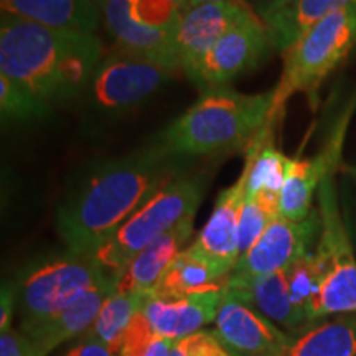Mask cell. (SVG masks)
<instances>
[{
    "mask_svg": "<svg viewBox=\"0 0 356 356\" xmlns=\"http://www.w3.org/2000/svg\"><path fill=\"white\" fill-rule=\"evenodd\" d=\"M188 159L149 145L96 168L56 211V229L68 251L92 256L145 202L180 173Z\"/></svg>",
    "mask_w": 356,
    "mask_h": 356,
    "instance_id": "1",
    "label": "cell"
},
{
    "mask_svg": "<svg viewBox=\"0 0 356 356\" xmlns=\"http://www.w3.org/2000/svg\"><path fill=\"white\" fill-rule=\"evenodd\" d=\"M96 33L50 29L2 13L0 74L53 104L84 92L104 60Z\"/></svg>",
    "mask_w": 356,
    "mask_h": 356,
    "instance_id": "2",
    "label": "cell"
},
{
    "mask_svg": "<svg viewBox=\"0 0 356 356\" xmlns=\"http://www.w3.org/2000/svg\"><path fill=\"white\" fill-rule=\"evenodd\" d=\"M273 91L244 95L228 86L203 89L184 114L159 134L154 145L177 159L234 150L251 142L269 121Z\"/></svg>",
    "mask_w": 356,
    "mask_h": 356,
    "instance_id": "3",
    "label": "cell"
},
{
    "mask_svg": "<svg viewBox=\"0 0 356 356\" xmlns=\"http://www.w3.org/2000/svg\"><path fill=\"white\" fill-rule=\"evenodd\" d=\"M355 48L356 0L323 17L282 53L284 68L274 88L270 118L280 121L289 99L297 92L309 97L315 108L320 84L343 63Z\"/></svg>",
    "mask_w": 356,
    "mask_h": 356,
    "instance_id": "4",
    "label": "cell"
},
{
    "mask_svg": "<svg viewBox=\"0 0 356 356\" xmlns=\"http://www.w3.org/2000/svg\"><path fill=\"white\" fill-rule=\"evenodd\" d=\"M208 178L186 170L145 202L92 257L106 273L119 277L129 262L155 239L175 228L185 218L195 216L207 191Z\"/></svg>",
    "mask_w": 356,
    "mask_h": 356,
    "instance_id": "5",
    "label": "cell"
},
{
    "mask_svg": "<svg viewBox=\"0 0 356 356\" xmlns=\"http://www.w3.org/2000/svg\"><path fill=\"white\" fill-rule=\"evenodd\" d=\"M318 202L322 231L314 251L318 292L309 322L333 314H356V259L338 211L333 177L320 185Z\"/></svg>",
    "mask_w": 356,
    "mask_h": 356,
    "instance_id": "6",
    "label": "cell"
},
{
    "mask_svg": "<svg viewBox=\"0 0 356 356\" xmlns=\"http://www.w3.org/2000/svg\"><path fill=\"white\" fill-rule=\"evenodd\" d=\"M104 275L108 273L95 257L71 251L29 267L15 286L20 332L30 333L48 322Z\"/></svg>",
    "mask_w": 356,
    "mask_h": 356,
    "instance_id": "7",
    "label": "cell"
},
{
    "mask_svg": "<svg viewBox=\"0 0 356 356\" xmlns=\"http://www.w3.org/2000/svg\"><path fill=\"white\" fill-rule=\"evenodd\" d=\"M181 12L172 0H102V24L115 50L181 71L175 33Z\"/></svg>",
    "mask_w": 356,
    "mask_h": 356,
    "instance_id": "8",
    "label": "cell"
},
{
    "mask_svg": "<svg viewBox=\"0 0 356 356\" xmlns=\"http://www.w3.org/2000/svg\"><path fill=\"white\" fill-rule=\"evenodd\" d=\"M177 71L131 53L114 50L104 56L86 91L92 104L119 113L157 92Z\"/></svg>",
    "mask_w": 356,
    "mask_h": 356,
    "instance_id": "9",
    "label": "cell"
},
{
    "mask_svg": "<svg viewBox=\"0 0 356 356\" xmlns=\"http://www.w3.org/2000/svg\"><path fill=\"white\" fill-rule=\"evenodd\" d=\"M256 15L254 8L246 0L200 3L185 10L175 33V53L180 70L190 76L218 40Z\"/></svg>",
    "mask_w": 356,
    "mask_h": 356,
    "instance_id": "10",
    "label": "cell"
},
{
    "mask_svg": "<svg viewBox=\"0 0 356 356\" xmlns=\"http://www.w3.org/2000/svg\"><path fill=\"white\" fill-rule=\"evenodd\" d=\"M270 48L264 22L256 15L218 40L188 79L202 89L226 86L234 78L254 70Z\"/></svg>",
    "mask_w": 356,
    "mask_h": 356,
    "instance_id": "11",
    "label": "cell"
},
{
    "mask_svg": "<svg viewBox=\"0 0 356 356\" xmlns=\"http://www.w3.org/2000/svg\"><path fill=\"white\" fill-rule=\"evenodd\" d=\"M320 226V218L315 211L304 221L277 216L254 246L241 254L229 277L254 279L287 269L293 261L310 251L309 246Z\"/></svg>",
    "mask_w": 356,
    "mask_h": 356,
    "instance_id": "12",
    "label": "cell"
},
{
    "mask_svg": "<svg viewBox=\"0 0 356 356\" xmlns=\"http://www.w3.org/2000/svg\"><path fill=\"white\" fill-rule=\"evenodd\" d=\"M246 200V177L241 172L233 185L218 197L207 225L191 244L197 254L207 259L222 277H228L239 256V213Z\"/></svg>",
    "mask_w": 356,
    "mask_h": 356,
    "instance_id": "13",
    "label": "cell"
},
{
    "mask_svg": "<svg viewBox=\"0 0 356 356\" xmlns=\"http://www.w3.org/2000/svg\"><path fill=\"white\" fill-rule=\"evenodd\" d=\"M215 322L218 337L236 356H277L291 340L269 318L225 292Z\"/></svg>",
    "mask_w": 356,
    "mask_h": 356,
    "instance_id": "14",
    "label": "cell"
},
{
    "mask_svg": "<svg viewBox=\"0 0 356 356\" xmlns=\"http://www.w3.org/2000/svg\"><path fill=\"white\" fill-rule=\"evenodd\" d=\"M115 284H118V277L111 274L104 275L101 280L86 289L81 296L76 297L68 307H65L60 314H56L48 322L25 335L33 341L40 355H50L56 346L71 338L84 335L91 328L106 299L114 292Z\"/></svg>",
    "mask_w": 356,
    "mask_h": 356,
    "instance_id": "15",
    "label": "cell"
},
{
    "mask_svg": "<svg viewBox=\"0 0 356 356\" xmlns=\"http://www.w3.org/2000/svg\"><path fill=\"white\" fill-rule=\"evenodd\" d=\"M222 291L197 293L181 299H157L149 296L142 314L160 337L177 341L202 332L204 325L216 320Z\"/></svg>",
    "mask_w": 356,
    "mask_h": 356,
    "instance_id": "16",
    "label": "cell"
},
{
    "mask_svg": "<svg viewBox=\"0 0 356 356\" xmlns=\"http://www.w3.org/2000/svg\"><path fill=\"white\" fill-rule=\"evenodd\" d=\"M195 216L185 218L175 228L160 236L129 262L118 277L115 289L122 292H136L152 296L160 279L167 273L172 262L184 251V246L193 234Z\"/></svg>",
    "mask_w": 356,
    "mask_h": 356,
    "instance_id": "17",
    "label": "cell"
},
{
    "mask_svg": "<svg viewBox=\"0 0 356 356\" xmlns=\"http://www.w3.org/2000/svg\"><path fill=\"white\" fill-rule=\"evenodd\" d=\"M222 292L252 307L270 322L291 330H297L307 323L305 315L292 304L287 269L254 279H234L228 275Z\"/></svg>",
    "mask_w": 356,
    "mask_h": 356,
    "instance_id": "18",
    "label": "cell"
},
{
    "mask_svg": "<svg viewBox=\"0 0 356 356\" xmlns=\"http://www.w3.org/2000/svg\"><path fill=\"white\" fill-rule=\"evenodd\" d=\"M6 15L50 29L96 33L102 22V0H0Z\"/></svg>",
    "mask_w": 356,
    "mask_h": 356,
    "instance_id": "19",
    "label": "cell"
},
{
    "mask_svg": "<svg viewBox=\"0 0 356 356\" xmlns=\"http://www.w3.org/2000/svg\"><path fill=\"white\" fill-rule=\"evenodd\" d=\"M277 124L279 121L269 118L264 127L246 145L243 173L246 177L248 197L279 200L292 159L280 152L274 144V131Z\"/></svg>",
    "mask_w": 356,
    "mask_h": 356,
    "instance_id": "20",
    "label": "cell"
},
{
    "mask_svg": "<svg viewBox=\"0 0 356 356\" xmlns=\"http://www.w3.org/2000/svg\"><path fill=\"white\" fill-rule=\"evenodd\" d=\"M335 172L322 154L312 159H292L279 195V216L291 221L307 220L312 215L314 195L322 181L333 177Z\"/></svg>",
    "mask_w": 356,
    "mask_h": 356,
    "instance_id": "21",
    "label": "cell"
},
{
    "mask_svg": "<svg viewBox=\"0 0 356 356\" xmlns=\"http://www.w3.org/2000/svg\"><path fill=\"white\" fill-rule=\"evenodd\" d=\"M226 279L190 246L172 262L152 292L157 299H181L197 293L225 291Z\"/></svg>",
    "mask_w": 356,
    "mask_h": 356,
    "instance_id": "22",
    "label": "cell"
},
{
    "mask_svg": "<svg viewBox=\"0 0 356 356\" xmlns=\"http://www.w3.org/2000/svg\"><path fill=\"white\" fill-rule=\"evenodd\" d=\"M355 0H296L269 15L262 17L274 50L286 51L328 13L348 6Z\"/></svg>",
    "mask_w": 356,
    "mask_h": 356,
    "instance_id": "23",
    "label": "cell"
},
{
    "mask_svg": "<svg viewBox=\"0 0 356 356\" xmlns=\"http://www.w3.org/2000/svg\"><path fill=\"white\" fill-rule=\"evenodd\" d=\"M147 297L149 296L145 293L122 292L114 289V292L106 299L95 323L84 333L83 338L97 341L114 355H121L129 325L140 312Z\"/></svg>",
    "mask_w": 356,
    "mask_h": 356,
    "instance_id": "24",
    "label": "cell"
},
{
    "mask_svg": "<svg viewBox=\"0 0 356 356\" xmlns=\"http://www.w3.org/2000/svg\"><path fill=\"white\" fill-rule=\"evenodd\" d=\"M277 356H356V320L338 318L291 337Z\"/></svg>",
    "mask_w": 356,
    "mask_h": 356,
    "instance_id": "25",
    "label": "cell"
},
{
    "mask_svg": "<svg viewBox=\"0 0 356 356\" xmlns=\"http://www.w3.org/2000/svg\"><path fill=\"white\" fill-rule=\"evenodd\" d=\"M51 104L15 79L0 74V113L3 121H37L50 114Z\"/></svg>",
    "mask_w": 356,
    "mask_h": 356,
    "instance_id": "26",
    "label": "cell"
},
{
    "mask_svg": "<svg viewBox=\"0 0 356 356\" xmlns=\"http://www.w3.org/2000/svg\"><path fill=\"white\" fill-rule=\"evenodd\" d=\"M279 216V200L267 197H248L239 213V252L249 251L267 226ZM241 257V256H239Z\"/></svg>",
    "mask_w": 356,
    "mask_h": 356,
    "instance_id": "27",
    "label": "cell"
},
{
    "mask_svg": "<svg viewBox=\"0 0 356 356\" xmlns=\"http://www.w3.org/2000/svg\"><path fill=\"white\" fill-rule=\"evenodd\" d=\"M287 279L292 304L300 314L305 315L307 322H309L312 305L317 299L318 292V274L317 267H315L314 252H305L299 259L293 261L287 267Z\"/></svg>",
    "mask_w": 356,
    "mask_h": 356,
    "instance_id": "28",
    "label": "cell"
},
{
    "mask_svg": "<svg viewBox=\"0 0 356 356\" xmlns=\"http://www.w3.org/2000/svg\"><path fill=\"white\" fill-rule=\"evenodd\" d=\"M170 356H236L221 341L216 332L202 330L193 335L177 340Z\"/></svg>",
    "mask_w": 356,
    "mask_h": 356,
    "instance_id": "29",
    "label": "cell"
},
{
    "mask_svg": "<svg viewBox=\"0 0 356 356\" xmlns=\"http://www.w3.org/2000/svg\"><path fill=\"white\" fill-rule=\"evenodd\" d=\"M159 335L150 327L149 320L142 314V309L136 317L132 318L131 325H129L126 337H124L122 350L119 356H144L145 351L150 348L154 340Z\"/></svg>",
    "mask_w": 356,
    "mask_h": 356,
    "instance_id": "30",
    "label": "cell"
},
{
    "mask_svg": "<svg viewBox=\"0 0 356 356\" xmlns=\"http://www.w3.org/2000/svg\"><path fill=\"white\" fill-rule=\"evenodd\" d=\"M0 356H42L25 333L8 330L0 335Z\"/></svg>",
    "mask_w": 356,
    "mask_h": 356,
    "instance_id": "31",
    "label": "cell"
},
{
    "mask_svg": "<svg viewBox=\"0 0 356 356\" xmlns=\"http://www.w3.org/2000/svg\"><path fill=\"white\" fill-rule=\"evenodd\" d=\"M17 302V287L13 284H7L2 287V297H0V330L8 332L12 330V315L13 305Z\"/></svg>",
    "mask_w": 356,
    "mask_h": 356,
    "instance_id": "32",
    "label": "cell"
},
{
    "mask_svg": "<svg viewBox=\"0 0 356 356\" xmlns=\"http://www.w3.org/2000/svg\"><path fill=\"white\" fill-rule=\"evenodd\" d=\"M65 356H119V355H114L113 351L106 348V346H102L101 343H97V341L84 340V338H81V341H79L76 346H73V348H71Z\"/></svg>",
    "mask_w": 356,
    "mask_h": 356,
    "instance_id": "33",
    "label": "cell"
},
{
    "mask_svg": "<svg viewBox=\"0 0 356 356\" xmlns=\"http://www.w3.org/2000/svg\"><path fill=\"white\" fill-rule=\"evenodd\" d=\"M246 2L254 8V12L262 19V17L289 6V3L296 2V0H246Z\"/></svg>",
    "mask_w": 356,
    "mask_h": 356,
    "instance_id": "34",
    "label": "cell"
},
{
    "mask_svg": "<svg viewBox=\"0 0 356 356\" xmlns=\"http://www.w3.org/2000/svg\"><path fill=\"white\" fill-rule=\"evenodd\" d=\"M175 341L165 337H157L154 340V343L150 345V348L145 351L144 356H170L172 346Z\"/></svg>",
    "mask_w": 356,
    "mask_h": 356,
    "instance_id": "35",
    "label": "cell"
},
{
    "mask_svg": "<svg viewBox=\"0 0 356 356\" xmlns=\"http://www.w3.org/2000/svg\"><path fill=\"white\" fill-rule=\"evenodd\" d=\"M172 2L175 3V7L178 8V10H180L181 13H184V12L186 10V8L190 7V2H191V0H172Z\"/></svg>",
    "mask_w": 356,
    "mask_h": 356,
    "instance_id": "36",
    "label": "cell"
},
{
    "mask_svg": "<svg viewBox=\"0 0 356 356\" xmlns=\"http://www.w3.org/2000/svg\"><path fill=\"white\" fill-rule=\"evenodd\" d=\"M210 2H228V0H191L190 7L200 6V3H210ZM190 7H188V8H190ZM188 8H186V10H188Z\"/></svg>",
    "mask_w": 356,
    "mask_h": 356,
    "instance_id": "37",
    "label": "cell"
},
{
    "mask_svg": "<svg viewBox=\"0 0 356 356\" xmlns=\"http://www.w3.org/2000/svg\"><path fill=\"white\" fill-rule=\"evenodd\" d=\"M346 172H348V173H350V175H351V177H353V178H355V181H356V167H351V168H346Z\"/></svg>",
    "mask_w": 356,
    "mask_h": 356,
    "instance_id": "38",
    "label": "cell"
}]
</instances>
